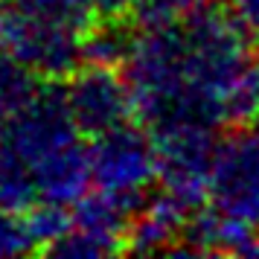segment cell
Listing matches in <instances>:
<instances>
[{
  "label": "cell",
  "mask_w": 259,
  "mask_h": 259,
  "mask_svg": "<svg viewBox=\"0 0 259 259\" xmlns=\"http://www.w3.org/2000/svg\"><path fill=\"white\" fill-rule=\"evenodd\" d=\"M224 119L230 125L259 122V59L250 61L230 88V94L224 99Z\"/></svg>",
  "instance_id": "obj_9"
},
{
  "label": "cell",
  "mask_w": 259,
  "mask_h": 259,
  "mask_svg": "<svg viewBox=\"0 0 259 259\" xmlns=\"http://www.w3.org/2000/svg\"><path fill=\"white\" fill-rule=\"evenodd\" d=\"M122 242L111 239V236H99L94 230H82V227H70L67 233L56 239L53 245L44 247V253L50 256H108V253H119Z\"/></svg>",
  "instance_id": "obj_10"
},
{
  "label": "cell",
  "mask_w": 259,
  "mask_h": 259,
  "mask_svg": "<svg viewBox=\"0 0 259 259\" xmlns=\"http://www.w3.org/2000/svg\"><path fill=\"white\" fill-rule=\"evenodd\" d=\"M247 256H259V236L253 239V245L247 247Z\"/></svg>",
  "instance_id": "obj_16"
},
{
  "label": "cell",
  "mask_w": 259,
  "mask_h": 259,
  "mask_svg": "<svg viewBox=\"0 0 259 259\" xmlns=\"http://www.w3.org/2000/svg\"><path fill=\"white\" fill-rule=\"evenodd\" d=\"M94 3L96 15L102 18H122L125 12H134L140 0H91Z\"/></svg>",
  "instance_id": "obj_15"
},
{
  "label": "cell",
  "mask_w": 259,
  "mask_h": 259,
  "mask_svg": "<svg viewBox=\"0 0 259 259\" xmlns=\"http://www.w3.org/2000/svg\"><path fill=\"white\" fill-rule=\"evenodd\" d=\"M26 250H35V242L29 236L24 219H18L12 210L0 207V256H18Z\"/></svg>",
  "instance_id": "obj_13"
},
{
  "label": "cell",
  "mask_w": 259,
  "mask_h": 259,
  "mask_svg": "<svg viewBox=\"0 0 259 259\" xmlns=\"http://www.w3.org/2000/svg\"><path fill=\"white\" fill-rule=\"evenodd\" d=\"M134 38H137V29L122 24L119 18H105V24L91 26L82 38L84 64H102V67L125 64L131 47H134Z\"/></svg>",
  "instance_id": "obj_8"
},
{
  "label": "cell",
  "mask_w": 259,
  "mask_h": 259,
  "mask_svg": "<svg viewBox=\"0 0 259 259\" xmlns=\"http://www.w3.org/2000/svg\"><path fill=\"white\" fill-rule=\"evenodd\" d=\"M215 0H140L134 9V21L140 29H152V26H169L178 24L181 18H187L195 9L212 6Z\"/></svg>",
  "instance_id": "obj_12"
},
{
  "label": "cell",
  "mask_w": 259,
  "mask_h": 259,
  "mask_svg": "<svg viewBox=\"0 0 259 259\" xmlns=\"http://www.w3.org/2000/svg\"><path fill=\"white\" fill-rule=\"evenodd\" d=\"M192 207L169 189L149 198L125 230V253H166L184 233Z\"/></svg>",
  "instance_id": "obj_7"
},
{
  "label": "cell",
  "mask_w": 259,
  "mask_h": 259,
  "mask_svg": "<svg viewBox=\"0 0 259 259\" xmlns=\"http://www.w3.org/2000/svg\"><path fill=\"white\" fill-rule=\"evenodd\" d=\"M0 152L32 178L38 204H76L94 181L91 152L59 82L38 84L32 99L0 122Z\"/></svg>",
  "instance_id": "obj_1"
},
{
  "label": "cell",
  "mask_w": 259,
  "mask_h": 259,
  "mask_svg": "<svg viewBox=\"0 0 259 259\" xmlns=\"http://www.w3.org/2000/svg\"><path fill=\"white\" fill-rule=\"evenodd\" d=\"M157 149V178L163 189L198 210L210 198V175L215 160V128L204 125H169L152 131Z\"/></svg>",
  "instance_id": "obj_3"
},
{
  "label": "cell",
  "mask_w": 259,
  "mask_h": 259,
  "mask_svg": "<svg viewBox=\"0 0 259 259\" xmlns=\"http://www.w3.org/2000/svg\"><path fill=\"white\" fill-rule=\"evenodd\" d=\"M6 9H9V6H6V3L0 0V26H3V18H6Z\"/></svg>",
  "instance_id": "obj_17"
},
{
  "label": "cell",
  "mask_w": 259,
  "mask_h": 259,
  "mask_svg": "<svg viewBox=\"0 0 259 259\" xmlns=\"http://www.w3.org/2000/svg\"><path fill=\"white\" fill-rule=\"evenodd\" d=\"M210 204L224 215L259 222V122L236 125L219 140L210 175Z\"/></svg>",
  "instance_id": "obj_4"
},
{
  "label": "cell",
  "mask_w": 259,
  "mask_h": 259,
  "mask_svg": "<svg viewBox=\"0 0 259 259\" xmlns=\"http://www.w3.org/2000/svg\"><path fill=\"white\" fill-rule=\"evenodd\" d=\"M233 12L253 38V44H259V0H233Z\"/></svg>",
  "instance_id": "obj_14"
},
{
  "label": "cell",
  "mask_w": 259,
  "mask_h": 259,
  "mask_svg": "<svg viewBox=\"0 0 259 259\" xmlns=\"http://www.w3.org/2000/svg\"><path fill=\"white\" fill-rule=\"evenodd\" d=\"M82 38L84 32L79 29L41 21L15 9H6V18L0 26L3 50L47 82L67 79L79 70V64L84 61Z\"/></svg>",
  "instance_id": "obj_2"
},
{
  "label": "cell",
  "mask_w": 259,
  "mask_h": 259,
  "mask_svg": "<svg viewBox=\"0 0 259 259\" xmlns=\"http://www.w3.org/2000/svg\"><path fill=\"white\" fill-rule=\"evenodd\" d=\"M64 96L79 131L88 137L125 125L134 114V99L125 76H117L114 67L102 64H88L67 76Z\"/></svg>",
  "instance_id": "obj_6"
},
{
  "label": "cell",
  "mask_w": 259,
  "mask_h": 259,
  "mask_svg": "<svg viewBox=\"0 0 259 259\" xmlns=\"http://www.w3.org/2000/svg\"><path fill=\"white\" fill-rule=\"evenodd\" d=\"M24 222H26V227H29V236H32L35 247L44 250L47 245H53L56 239H61V236L73 227V215H67L64 204L41 201L35 207H29V215H26Z\"/></svg>",
  "instance_id": "obj_11"
},
{
  "label": "cell",
  "mask_w": 259,
  "mask_h": 259,
  "mask_svg": "<svg viewBox=\"0 0 259 259\" xmlns=\"http://www.w3.org/2000/svg\"><path fill=\"white\" fill-rule=\"evenodd\" d=\"M91 152V178L99 189L114 195L149 198V187L157 178V149L154 137H146L134 125L96 134L88 146Z\"/></svg>",
  "instance_id": "obj_5"
}]
</instances>
